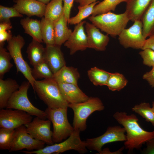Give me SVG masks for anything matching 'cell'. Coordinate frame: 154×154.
<instances>
[{"label": "cell", "instance_id": "cell-1", "mask_svg": "<svg viewBox=\"0 0 154 154\" xmlns=\"http://www.w3.org/2000/svg\"><path fill=\"white\" fill-rule=\"evenodd\" d=\"M113 117L125 129L126 140L124 145L128 153L132 152L134 149H140L143 144L154 138V131L150 132L143 129L135 115H128L125 112H117Z\"/></svg>", "mask_w": 154, "mask_h": 154}, {"label": "cell", "instance_id": "cell-2", "mask_svg": "<svg viewBox=\"0 0 154 154\" xmlns=\"http://www.w3.org/2000/svg\"><path fill=\"white\" fill-rule=\"evenodd\" d=\"M33 89L48 108L55 109L68 107V104L61 94L58 83L53 78L35 80Z\"/></svg>", "mask_w": 154, "mask_h": 154}, {"label": "cell", "instance_id": "cell-3", "mask_svg": "<svg viewBox=\"0 0 154 154\" xmlns=\"http://www.w3.org/2000/svg\"><path fill=\"white\" fill-rule=\"evenodd\" d=\"M88 19L97 28L113 37L118 36L130 21L125 12L116 14L110 11L91 16Z\"/></svg>", "mask_w": 154, "mask_h": 154}, {"label": "cell", "instance_id": "cell-4", "mask_svg": "<svg viewBox=\"0 0 154 154\" xmlns=\"http://www.w3.org/2000/svg\"><path fill=\"white\" fill-rule=\"evenodd\" d=\"M68 107L73 110V126L75 130L83 131L86 129V121L93 113L100 111L105 108L101 100L97 97H89L86 101L76 103L68 104Z\"/></svg>", "mask_w": 154, "mask_h": 154}, {"label": "cell", "instance_id": "cell-5", "mask_svg": "<svg viewBox=\"0 0 154 154\" xmlns=\"http://www.w3.org/2000/svg\"><path fill=\"white\" fill-rule=\"evenodd\" d=\"M68 108L52 109L47 108L45 110L47 119L52 124V140L54 143L62 142L68 137L74 129L69 123L67 117Z\"/></svg>", "mask_w": 154, "mask_h": 154}, {"label": "cell", "instance_id": "cell-6", "mask_svg": "<svg viewBox=\"0 0 154 154\" xmlns=\"http://www.w3.org/2000/svg\"><path fill=\"white\" fill-rule=\"evenodd\" d=\"M80 132L74 129L70 136L64 141L48 145L38 150L23 151L21 152L25 154H58L74 150L81 154L86 153L88 151L87 148L85 141L80 139Z\"/></svg>", "mask_w": 154, "mask_h": 154}, {"label": "cell", "instance_id": "cell-7", "mask_svg": "<svg viewBox=\"0 0 154 154\" xmlns=\"http://www.w3.org/2000/svg\"><path fill=\"white\" fill-rule=\"evenodd\" d=\"M31 85L28 81L22 82L9 99L6 108L23 111L32 116L46 119L47 117L45 111L35 106L28 97L27 92Z\"/></svg>", "mask_w": 154, "mask_h": 154}, {"label": "cell", "instance_id": "cell-8", "mask_svg": "<svg viewBox=\"0 0 154 154\" xmlns=\"http://www.w3.org/2000/svg\"><path fill=\"white\" fill-rule=\"evenodd\" d=\"M7 42V48L15 64L17 73H21L30 83L33 88L36 80L32 75V69L24 60L21 52V49L25 43L24 38L19 35L13 36Z\"/></svg>", "mask_w": 154, "mask_h": 154}, {"label": "cell", "instance_id": "cell-9", "mask_svg": "<svg viewBox=\"0 0 154 154\" xmlns=\"http://www.w3.org/2000/svg\"><path fill=\"white\" fill-rule=\"evenodd\" d=\"M125 130L124 127L115 126L108 127L106 131L102 135L92 138H88L84 141L87 149L95 150L99 153L101 152L102 147L108 143L125 141L126 136L125 134Z\"/></svg>", "mask_w": 154, "mask_h": 154}, {"label": "cell", "instance_id": "cell-10", "mask_svg": "<svg viewBox=\"0 0 154 154\" xmlns=\"http://www.w3.org/2000/svg\"><path fill=\"white\" fill-rule=\"evenodd\" d=\"M133 22L132 26L124 29L119 35V41L125 48L142 49L146 39L143 34L142 23L141 20Z\"/></svg>", "mask_w": 154, "mask_h": 154}, {"label": "cell", "instance_id": "cell-11", "mask_svg": "<svg viewBox=\"0 0 154 154\" xmlns=\"http://www.w3.org/2000/svg\"><path fill=\"white\" fill-rule=\"evenodd\" d=\"M44 142L33 138L27 132L25 125L15 129V133L9 152L26 149L32 151L41 149L44 147Z\"/></svg>", "mask_w": 154, "mask_h": 154}, {"label": "cell", "instance_id": "cell-12", "mask_svg": "<svg viewBox=\"0 0 154 154\" xmlns=\"http://www.w3.org/2000/svg\"><path fill=\"white\" fill-rule=\"evenodd\" d=\"M32 116L25 111L17 109H0V127L15 129L31 122Z\"/></svg>", "mask_w": 154, "mask_h": 154}, {"label": "cell", "instance_id": "cell-13", "mask_svg": "<svg viewBox=\"0 0 154 154\" xmlns=\"http://www.w3.org/2000/svg\"><path fill=\"white\" fill-rule=\"evenodd\" d=\"M51 123L48 119L36 117L25 125L27 132L33 138L50 145L54 143L52 140L53 131L50 129Z\"/></svg>", "mask_w": 154, "mask_h": 154}, {"label": "cell", "instance_id": "cell-14", "mask_svg": "<svg viewBox=\"0 0 154 154\" xmlns=\"http://www.w3.org/2000/svg\"><path fill=\"white\" fill-rule=\"evenodd\" d=\"M86 21L77 24L64 46L69 49L70 55H73L79 50L83 51L88 47V39L84 27Z\"/></svg>", "mask_w": 154, "mask_h": 154}, {"label": "cell", "instance_id": "cell-15", "mask_svg": "<svg viewBox=\"0 0 154 154\" xmlns=\"http://www.w3.org/2000/svg\"><path fill=\"white\" fill-rule=\"evenodd\" d=\"M85 27L88 48L97 51L105 50L110 40L108 35L102 33L100 31L99 29L88 22H86Z\"/></svg>", "mask_w": 154, "mask_h": 154}, {"label": "cell", "instance_id": "cell-16", "mask_svg": "<svg viewBox=\"0 0 154 154\" xmlns=\"http://www.w3.org/2000/svg\"><path fill=\"white\" fill-rule=\"evenodd\" d=\"M60 47L55 44L46 45L45 47L44 61L54 74L66 65Z\"/></svg>", "mask_w": 154, "mask_h": 154}, {"label": "cell", "instance_id": "cell-17", "mask_svg": "<svg viewBox=\"0 0 154 154\" xmlns=\"http://www.w3.org/2000/svg\"><path fill=\"white\" fill-rule=\"evenodd\" d=\"M13 7L22 14L28 17L36 16L42 18L44 16L46 5L37 0H14Z\"/></svg>", "mask_w": 154, "mask_h": 154}, {"label": "cell", "instance_id": "cell-18", "mask_svg": "<svg viewBox=\"0 0 154 154\" xmlns=\"http://www.w3.org/2000/svg\"><path fill=\"white\" fill-rule=\"evenodd\" d=\"M58 84L61 94L68 104L83 102L87 100L89 98L80 89L78 84Z\"/></svg>", "mask_w": 154, "mask_h": 154}, {"label": "cell", "instance_id": "cell-19", "mask_svg": "<svg viewBox=\"0 0 154 154\" xmlns=\"http://www.w3.org/2000/svg\"><path fill=\"white\" fill-rule=\"evenodd\" d=\"M152 0H127L126 12L129 19L133 22L141 20L142 16Z\"/></svg>", "mask_w": 154, "mask_h": 154}, {"label": "cell", "instance_id": "cell-20", "mask_svg": "<svg viewBox=\"0 0 154 154\" xmlns=\"http://www.w3.org/2000/svg\"><path fill=\"white\" fill-rule=\"evenodd\" d=\"M20 86L15 80L0 79V109L6 108L9 99Z\"/></svg>", "mask_w": 154, "mask_h": 154}, {"label": "cell", "instance_id": "cell-21", "mask_svg": "<svg viewBox=\"0 0 154 154\" xmlns=\"http://www.w3.org/2000/svg\"><path fill=\"white\" fill-rule=\"evenodd\" d=\"M80 74L77 68L66 65L54 74L53 78L58 83L78 84Z\"/></svg>", "mask_w": 154, "mask_h": 154}, {"label": "cell", "instance_id": "cell-22", "mask_svg": "<svg viewBox=\"0 0 154 154\" xmlns=\"http://www.w3.org/2000/svg\"><path fill=\"white\" fill-rule=\"evenodd\" d=\"M68 21L63 14L54 21L55 44L61 46L68 39L72 31L67 26Z\"/></svg>", "mask_w": 154, "mask_h": 154}, {"label": "cell", "instance_id": "cell-23", "mask_svg": "<svg viewBox=\"0 0 154 154\" xmlns=\"http://www.w3.org/2000/svg\"><path fill=\"white\" fill-rule=\"evenodd\" d=\"M20 23L24 30L25 33L31 36L33 39L41 43L43 42L40 21L28 17L21 19Z\"/></svg>", "mask_w": 154, "mask_h": 154}, {"label": "cell", "instance_id": "cell-24", "mask_svg": "<svg viewBox=\"0 0 154 154\" xmlns=\"http://www.w3.org/2000/svg\"><path fill=\"white\" fill-rule=\"evenodd\" d=\"M45 49L41 43L33 39L29 44L26 52L30 64L33 66L44 61Z\"/></svg>", "mask_w": 154, "mask_h": 154}, {"label": "cell", "instance_id": "cell-25", "mask_svg": "<svg viewBox=\"0 0 154 154\" xmlns=\"http://www.w3.org/2000/svg\"><path fill=\"white\" fill-rule=\"evenodd\" d=\"M141 20L143 33L145 38L154 34V0H152L144 13Z\"/></svg>", "mask_w": 154, "mask_h": 154}, {"label": "cell", "instance_id": "cell-26", "mask_svg": "<svg viewBox=\"0 0 154 154\" xmlns=\"http://www.w3.org/2000/svg\"><path fill=\"white\" fill-rule=\"evenodd\" d=\"M40 21L41 33L43 42L46 45H54V21L43 17L41 18Z\"/></svg>", "mask_w": 154, "mask_h": 154}, {"label": "cell", "instance_id": "cell-27", "mask_svg": "<svg viewBox=\"0 0 154 154\" xmlns=\"http://www.w3.org/2000/svg\"><path fill=\"white\" fill-rule=\"evenodd\" d=\"M63 0H51L46 5L44 17L55 21L63 14Z\"/></svg>", "mask_w": 154, "mask_h": 154}, {"label": "cell", "instance_id": "cell-28", "mask_svg": "<svg viewBox=\"0 0 154 154\" xmlns=\"http://www.w3.org/2000/svg\"><path fill=\"white\" fill-rule=\"evenodd\" d=\"M110 73L96 67L88 70L87 74L91 82L95 86H106Z\"/></svg>", "mask_w": 154, "mask_h": 154}, {"label": "cell", "instance_id": "cell-29", "mask_svg": "<svg viewBox=\"0 0 154 154\" xmlns=\"http://www.w3.org/2000/svg\"><path fill=\"white\" fill-rule=\"evenodd\" d=\"M127 0H104L95 6L92 16L106 13L111 11H114L117 6L120 3L126 2Z\"/></svg>", "mask_w": 154, "mask_h": 154}, {"label": "cell", "instance_id": "cell-30", "mask_svg": "<svg viewBox=\"0 0 154 154\" xmlns=\"http://www.w3.org/2000/svg\"><path fill=\"white\" fill-rule=\"evenodd\" d=\"M5 42L0 43V79H3L4 75L13 66L11 62L12 57L4 48Z\"/></svg>", "mask_w": 154, "mask_h": 154}, {"label": "cell", "instance_id": "cell-31", "mask_svg": "<svg viewBox=\"0 0 154 154\" xmlns=\"http://www.w3.org/2000/svg\"><path fill=\"white\" fill-rule=\"evenodd\" d=\"M99 2L98 1H96L83 6L79 5L78 7V13L74 17L70 18L68 23L70 25H75L82 21V20L92 15L94 7Z\"/></svg>", "mask_w": 154, "mask_h": 154}, {"label": "cell", "instance_id": "cell-32", "mask_svg": "<svg viewBox=\"0 0 154 154\" xmlns=\"http://www.w3.org/2000/svg\"><path fill=\"white\" fill-rule=\"evenodd\" d=\"M127 82L123 75L118 72L111 73L106 86L112 91H119L123 88Z\"/></svg>", "mask_w": 154, "mask_h": 154}, {"label": "cell", "instance_id": "cell-33", "mask_svg": "<svg viewBox=\"0 0 154 154\" xmlns=\"http://www.w3.org/2000/svg\"><path fill=\"white\" fill-rule=\"evenodd\" d=\"M132 110L154 126V111L149 103L142 102L136 105L132 108Z\"/></svg>", "mask_w": 154, "mask_h": 154}, {"label": "cell", "instance_id": "cell-34", "mask_svg": "<svg viewBox=\"0 0 154 154\" xmlns=\"http://www.w3.org/2000/svg\"><path fill=\"white\" fill-rule=\"evenodd\" d=\"M32 75L36 80L38 79H48L53 78L54 74L44 61L33 66Z\"/></svg>", "mask_w": 154, "mask_h": 154}, {"label": "cell", "instance_id": "cell-35", "mask_svg": "<svg viewBox=\"0 0 154 154\" xmlns=\"http://www.w3.org/2000/svg\"><path fill=\"white\" fill-rule=\"evenodd\" d=\"M15 129L0 128V149L9 150L11 148Z\"/></svg>", "mask_w": 154, "mask_h": 154}, {"label": "cell", "instance_id": "cell-36", "mask_svg": "<svg viewBox=\"0 0 154 154\" xmlns=\"http://www.w3.org/2000/svg\"><path fill=\"white\" fill-rule=\"evenodd\" d=\"M22 14L19 13L13 7H8L0 5V22L10 21V18L13 17H23Z\"/></svg>", "mask_w": 154, "mask_h": 154}, {"label": "cell", "instance_id": "cell-37", "mask_svg": "<svg viewBox=\"0 0 154 154\" xmlns=\"http://www.w3.org/2000/svg\"><path fill=\"white\" fill-rule=\"evenodd\" d=\"M142 50L139 54L143 59V64L149 67L154 66V51L149 48Z\"/></svg>", "mask_w": 154, "mask_h": 154}, {"label": "cell", "instance_id": "cell-38", "mask_svg": "<svg viewBox=\"0 0 154 154\" xmlns=\"http://www.w3.org/2000/svg\"><path fill=\"white\" fill-rule=\"evenodd\" d=\"M74 0H63V14L67 21L70 18V13Z\"/></svg>", "mask_w": 154, "mask_h": 154}, {"label": "cell", "instance_id": "cell-39", "mask_svg": "<svg viewBox=\"0 0 154 154\" xmlns=\"http://www.w3.org/2000/svg\"><path fill=\"white\" fill-rule=\"evenodd\" d=\"M146 147L142 151V153L145 154H154V138L146 142Z\"/></svg>", "mask_w": 154, "mask_h": 154}, {"label": "cell", "instance_id": "cell-40", "mask_svg": "<svg viewBox=\"0 0 154 154\" xmlns=\"http://www.w3.org/2000/svg\"><path fill=\"white\" fill-rule=\"evenodd\" d=\"M143 78L146 80L152 87L154 88V66L149 72H147L143 76Z\"/></svg>", "mask_w": 154, "mask_h": 154}, {"label": "cell", "instance_id": "cell-41", "mask_svg": "<svg viewBox=\"0 0 154 154\" xmlns=\"http://www.w3.org/2000/svg\"><path fill=\"white\" fill-rule=\"evenodd\" d=\"M13 37L10 30L0 32V43L5 42V41H9Z\"/></svg>", "mask_w": 154, "mask_h": 154}, {"label": "cell", "instance_id": "cell-42", "mask_svg": "<svg viewBox=\"0 0 154 154\" xmlns=\"http://www.w3.org/2000/svg\"><path fill=\"white\" fill-rule=\"evenodd\" d=\"M146 48L150 49L154 51V34L146 39L142 50Z\"/></svg>", "mask_w": 154, "mask_h": 154}, {"label": "cell", "instance_id": "cell-43", "mask_svg": "<svg viewBox=\"0 0 154 154\" xmlns=\"http://www.w3.org/2000/svg\"><path fill=\"white\" fill-rule=\"evenodd\" d=\"M12 28L10 21L0 22V32L10 30Z\"/></svg>", "mask_w": 154, "mask_h": 154}, {"label": "cell", "instance_id": "cell-44", "mask_svg": "<svg viewBox=\"0 0 154 154\" xmlns=\"http://www.w3.org/2000/svg\"><path fill=\"white\" fill-rule=\"evenodd\" d=\"M97 0H74V1L79 4V5L83 6L90 4L96 1Z\"/></svg>", "mask_w": 154, "mask_h": 154}, {"label": "cell", "instance_id": "cell-45", "mask_svg": "<svg viewBox=\"0 0 154 154\" xmlns=\"http://www.w3.org/2000/svg\"><path fill=\"white\" fill-rule=\"evenodd\" d=\"M44 4H47L51 0H37Z\"/></svg>", "mask_w": 154, "mask_h": 154}, {"label": "cell", "instance_id": "cell-46", "mask_svg": "<svg viewBox=\"0 0 154 154\" xmlns=\"http://www.w3.org/2000/svg\"><path fill=\"white\" fill-rule=\"evenodd\" d=\"M152 108L154 111V101H153L152 103Z\"/></svg>", "mask_w": 154, "mask_h": 154}]
</instances>
